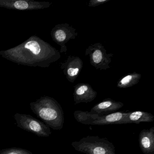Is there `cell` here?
Segmentation results:
<instances>
[{"mask_svg":"<svg viewBox=\"0 0 154 154\" xmlns=\"http://www.w3.org/2000/svg\"><path fill=\"white\" fill-rule=\"evenodd\" d=\"M32 111L49 128L62 129L64 123L63 111L61 105L53 98L43 97L30 103Z\"/></svg>","mask_w":154,"mask_h":154,"instance_id":"obj_1","label":"cell"},{"mask_svg":"<svg viewBox=\"0 0 154 154\" xmlns=\"http://www.w3.org/2000/svg\"><path fill=\"white\" fill-rule=\"evenodd\" d=\"M71 145L76 151L85 154H116L112 143L99 136H87Z\"/></svg>","mask_w":154,"mask_h":154,"instance_id":"obj_2","label":"cell"},{"mask_svg":"<svg viewBox=\"0 0 154 154\" xmlns=\"http://www.w3.org/2000/svg\"><path fill=\"white\" fill-rule=\"evenodd\" d=\"M126 114V112H122L109 114H95L90 112L76 110L74 112V116L78 122L85 125H120Z\"/></svg>","mask_w":154,"mask_h":154,"instance_id":"obj_3","label":"cell"},{"mask_svg":"<svg viewBox=\"0 0 154 154\" xmlns=\"http://www.w3.org/2000/svg\"><path fill=\"white\" fill-rule=\"evenodd\" d=\"M85 56H89L91 65L97 70L109 69L113 54H107V50L101 43H95L89 46L85 52Z\"/></svg>","mask_w":154,"mask_h":154,"instance_id":"obj_4","label":"cell"},{"mask_svg":"<svg viewBox=\"0 0 154 154\" xmlns=\"http://www.w3.org/2000/svg\"><path fill=\"white\" fill-rule=\"evenodd\" d=\"M14 118L18 127L37 136L48 137L52 133L49 127L31 115L17 113Z\"/></svg>","mask_w":154,"mask_h":154,"instance_id":"obj_5","label":"cell"},{"mask_svg":"<svg viewBox=\"0 0 154 154\" xmlns=\"http://www.w3.org/2000/svg\"><path fill=\"white\" fill-rule=\"evenodd\" d=\"M52 34L54 40L61 46V53H66L67 50L66 44L78 36L76 29L66 23L56 26Z\"/></svg>","mask_w":154,"mask_h":154,"instance_id":"obj_6","label":"cell"},{"mask_svg":"<svg viewBox=\"0 0 154 154\" xmlns=\"http://www.w3.org/2000/svg\"><path fill=\"white\" fill-rule=\"evenodd\" d=\"M61 64V68L63 71L66 79L70 82H74L83 66L82 60L78 57L70 55L64 63H62Z\"/></svg>","mask_w":154,"mask_h":154,"instance_id":"obj_7","label":"cell"},{"mask_svg":"<svg viewBox=\"0 0 154 154\" xmlns=\"http://www.w3.org/2000/svg\"><path fill=\"white\" fill-rule=\"evenodd\" d=\"M73 97L75 104L91 102L97 97V93L88 83H79L74 86Z\"/></svg>","mask_w":154,"mask_h":154,"instance_id":"obj_8","label":"cell"},{"mask_svg":"<svg viewBox=\"0 0 154 154\" xmlns=\"http://www.w3.org/2000/svg\"><path fill=\"white\" fill-rule=\"evenodd\" d=\"M124 106L121 102L116 101L110 98H107L95 104L90 112L95 114H109L113 113Z\"/></svg>","mask_w":154,"mask_h":154,"instance_id":"obj_9","label":"cell"},{"mask_svg":"<svg viewBox=\"0 0 154 154\" xmlns=\"http://www.w3.org/2000/svg\"><path fill=\"white\" fill-rule=\"evenodd\" d=\"M139 144L145 154H154V127L142 130L139 135Z\"/></svg>","mask_w":154,"mask_h":154,"instance_id":"obj_10","label":"cell"},{"mask_svg":"<svg viewBox=\"0 0 154 154\" xmlns=\"http://www.w3.org/2000/svg\"><path fill=\"white\" fill-rule=\"evenodd\" d=\"M154 120V116L151 113L141 111H136L126 112L120 125L128 123L138 124L140 122H150Z\"/></svg>","mask_w":154,"mask_h":154,"instance_id":"obj_11","label":"cell"},{"mask_svg":"<svg viewBox=\"0 0 154 154\" xmlns=\"http://www.w3.org/2000/svg\"><path fill=\"white\" fill-rule=\"evenodd\" d=\"M141 77V74L136 72L128 74L120 79L117 83V87L121 89L132 87L138 83Z\"/></svg>","mask_w":154,"mask_h":154,"instance_id":"obj_12","label":"cell"},{"mask_svg":"<svg viewBox=\"0 0 154 154\" xmlns=\"http://www.w3.org/2000/svg\"><path fill=\"white\" fill-rule=\"evenodd\" d=\"M25 48L30 50V53L35 55L39 54L41 52V47L38 42L35 40H31L28 42L25 45Z\"/></svg>","mask_w":154,"mask_h":154,"instance_id":"obj_13","label":"cell"},{"mask_svg":"<svg viewBox=\"0 0 154 154\" xmlns=\"http://www.w3.org/2000/svg\"><path fill=\"white\" fill-rule=\"evenodd\" d=\"M0 154H33L27 149L20 148H11L0 150Z\"/></svg>","mask_w":154,"mask_h":154,"instance_id":"obj_14","label":"cell"},{"mask_svg":"<svg viewBox=\"0 0 154 154\" xmlns=\"http://www.w3.org/2000/svg\"><path fill=\"white\" fill-rule=\"evenodd\" d=\"M14 6L15 8L20 10H24L28 8L29 4L27 2L24 1H18L14 3Z\"/></svg>","mask_w":154,"mask_h":154,"instance_id":"obj_15","label":"cell"},{"mask_svg":"<svg viewBox=\"0 0 154 154\" xmlns=\"http://www.w3.org/2000/svg\"><path fill=\"white\" fill-rule=\"evenodd\" d=\"M110 1V0H91L88 3V6L89 7L95 8L100 5L105 4Z\"/></svg>","mask_w":154,"mask_h":154,"instance_id":"obj_16","label":"cell"}]
</instances>
